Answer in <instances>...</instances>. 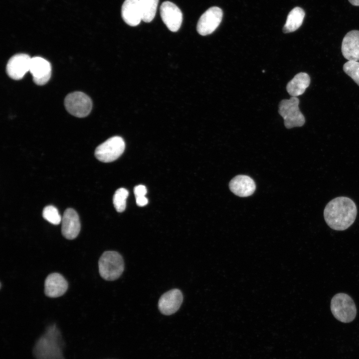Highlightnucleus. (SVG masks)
Wrapping results in <instances>:
<instances>
[{"label":"nucleus","mask_w":359,"mask_h":359,"mask_svg":"<svg viewBox=\"0 0 359 359\" xmlns=\"http://www.w3.org/2000/svg\"><path fill=\"white\" fill-rule=\"evenodd\" d=\"M357 208L355 202L346 196L336 197L329 201L324 210L327 225L335 230L348 229L355 221Z\"/></svg>","instance_id":"nucleus-1"},{"label":"nucleus","mask_w":359,"mask_h":359,"mask_svg":"<svg viewBox=\"0 0 359 359\" xmlns=\"http://www.w3.org/2000/svg\"><path fill=\"white\" fill-rule=\"evenodd\" d=\"M98 267L102 278L108 281L115 280L120 277L124 271V260L118 252L107 251L101 256Z\"/></svg>","instance_id":"nucleus-2"},{"label":"nucleus","mask_w":359,"mask_h":359,"mask_svg":"<svg viewBox=\"0 0 359 359\" xmlns=\"http://www.w3.org/2000/svg\"><path fill=\"white\" fill-rule=\"evenodd\" d=\"M331 310L337 320L344 323L352 322L357 315L354 300L344 293H339L334 296L331 301Z\"/></svg>","instance_id":"nucleus-3"},{"label":"nucleus","mask_w":359,"mask_h":359,"mask_svg":"<svg viewBox=\"0 0 359 359\" xmlns=\"http://www.w3.org/2000/svg\"><path fill=\"white\" fill-rule=\"evenodd\" d=\"M299 100L296 97L282 100L279 105L278 112L284 119L285 126L287 129L301 127L305 122L303 114L299 107Z\"/></svg>","instance_id":"nucleus-4"},{"label":"nucleus","mask_w":359,"mask_h":359,"mask_svg":"<svg viewBox=\"0 0 359 359\" xmlns=\"http://www.w3.org/2000/svg\"><path fill=\"white\" fill-rule=\"evenodd\" d=\"M125 144L119 136L111 137L99 145L95 151V156L104 163L112 162L117 160L124 152Z\"/></svg>","instance_id":"nucleus-5"},{"label":"nucleus","mask_w":359,"mask_h":359,"mask_svg":"<svg viewBox=\"0 0 359 359\" xmlns=\"http://www.w3.org/2000/svg\"><path fill=\"white\" fill-rule=\"evenodd\" d=\"M64 105L70 114L79 118L88 115L92 107L90 98L85 93L79 91L67 95L65 98Z\"/></svg>","instance_id":"nucleus-6"},{"label":"nucleus","mask_w":359,"mask_h":359,"mask_svg":"<svg viewBox=\"0 0 359 359\" xmlns=\"http://www.w3.org/2000/svg\"><path fill=\"white\" fill-rule=\"evenodd\" d=\"M223 16L222 9L217 6H213L206 10L199 18L196 30L201 35H206L212 33L220 24Z\"/></svg>","instance_id":"nucleus-7"},{"label":"nucleus","mask_w":359,"mask_h":359,"mask_svg":"<svg viewBox=\"0 0 359 359\" xmlns=\"http://www.w3.org/2000/svg\"><path fill=\"white\" fill-rule=\"evenodd\" d=\"M162 19L170 30L177 31L180 27L182 14L180 9L174 3L166 1L160 7Z\"/></svg>","instance_id":"nucleus-8"},{"label":"nucleus","mask_w":359,"mask_h":359,"mask_svg":"<svg viewBox=\"0 0 359 359\" xmlns=\"http://www.w3.org/2000/svg\"><path fill=\"white\" fill-rule=\"evenodd\" d=\"M31 59L28 55L24 53H19L12 56L6 67L8 76L14 80L22 79L29 71Z\"/></svg>","instance_id":"nucleus-9"},{"label":"nucleus","mask_w":359,"mask_h":359,"mask_svg":"<svg viewBox=\"0 0 359 359\" xmlns=\"http://www.w3.org/2000/svg\"><path fill=\"white\" fill-rule=\"evenodd\" d=\"M29 72L34 82L38 85L45 84L51 75V66L46 59L40 57H33L31 59Z\"/></svg>","instance_id":"nucleus-10"},{"label":"nucleus","mask_w":359,"mask_h":359,"mask_svg":"<svg viewBox=\"0 0 359 359\" xmlns=\"http://www.w3.org/2000/svg\"><path fill=\"white\" fill-rule=\"evenodd\" d=\"M183 301L181 292L178 289H172L164 293L160 298L158 308L165 315H170L176 312Z\"/></svg>","instance_id":"nucleus-11"},{"label":"nucleus","mask_w":359,"mask_h":359,"mask_svg":"<svg viewBox=\"0 0 359 359\" xmlns=\"http://www.w3.org/2000/svg\"><path fill=\"white\" fill-rule=\"evenodd\" d=\"M81 228L79 217L73 209H66L62 217L61 232L66 239H74L78 235Z\"/></svg>","instance_id":"nucleus-12"},{"label":"nucleus","mask_w":359,"mask_h":359,"mask_svg":"<svg viewBox=\"0 0 359 359\" xmlns=\"http://www.w3.org/2000/svg\"><path fill=\"white\" fill-rule=\"evenodd\" d=\"M68 282L60 274L53 273L47 276L44 282V293L48 297L62 296L68 289Z\"/></svg>","instance_id":"nucleus-13"},{"label":"nucleus","mask_w":359,"mask_h":359,"mask_svg":"<svg viewBox=\"0 0 359 359\" xmlns=\"http://www.w3.org/2000/svg\"><path fill=\"white\" fill-rule=\"evenodd\" d=\"M342 52L348 60H359V30H352L346 34L342 41Z\"/></svg>","instance_id":"nucleus-14"},{"label":"nucleus","mask_w":359,"mask_h":359,"mask_svg":"<svg viewBox=\"0 0 359 359\" xmlns=\"http://www.w3.org/2000/svg\"><path fill=\"white\" fill-rule=\"evenodd\" d=\"M230 190L240 197H247L252 195L256 189L255 183L250 177L238 175L230 181Z\"/></svg>","instance_id":"nucleus-15"},{"label":"nucleus","mask_w":359,"mask_h":359,"mask_svg":"<svg viewBox=\"0 0 359 359\" xmlns=\"http://www.w3.org/2000/svg\"><path fill=\"white\" fill-rule=\"evenodd\" d=\"M122 17L128 25L135 26L141 20L142 14L139 0H125L121 9Z\"/></svg>","instance_id":"nucleus-16"},{"label":"nucleus","mask_w":359,"mask_h":359,"mask_svg":"<svg viewBox=\"0 0 359 359\" xmlns=\"http://www.w3.org/2000/svg\"><path fill=\"white\" fill-rule=\"evenodd\" d=\"M310 81V77L307 73H299L288 83L287 91L292 97L300 96L305 92L309 86Z\"/></svg>","instance_id":"nucleus-17"},{"label":"nucleus","mask_w":359,"mask_h":359,"mask_svg":"<svg viewBox=\"0 0 359 359\" xmlns=\"http://www.w3.org/2000/svg\"><path fill=\"white\" fill-rule=\"evenodd\" d=\"M304 10L300 7H295L289 13L286 23L283 27L284 33L295 31L302 25L305 17Z\"/></svg>","instance_id":"nucleus-18"},{"label":"nucleus","mask_w":359,"mask_h":359,"mask_svg":"<svg viewBox=\"0 0 359 359\" xmlns=\"http://www.w3.org/2000/svg\"><path fill=\"white\" fill-rule=\"evenodd\" d=\"M142 20L151 22L155 17L159 0H139Z\"/></svg>","instance_id":"nucleus-19"},{"label":"nucleus","mask_w":359,"mask_h":359,"mask_svg":"<svg viewBox=\"0 0 359 359\" xmlns=\"http://www.w3.org/2000/svg\"><path fill=\"white\" fill-rule=\"evenodd\" d=\"M128 194L129 191L125 188H120L115 191L113 201L115 208L118 212H121L125 210Z\"/></svg>","instance_id":"nucleus-20"},{"label":"nucleus","mask_w":359,"mask_h":359,"mask_svg":"<svg viewBox=\"0 0 359 359\" xmlns=\"http://www.w3.org/2000/svg\"><path fill=\"white\" fill-rule=\"evenodd\" d=\"M42 216L45 220L54 225H58L61 222L62 217L57 208L53 205H48L44 208Z\"/></svg>","instance_id":"nucleus-21"},{"label":"nucleus","mask_w":359,"mask_h":359,"mask_svg":"<svg viewBox=\"0 0 359 359\" xmlns=\"http://www.w3.org/2000/svg\"><path fill=\"white\" fill-rule=\"evenodd\" d=\"M343 70L359 86V62L348 60L344 64Z\"/></svg>","instance_id":"nucleus-22"},{"label":"nucleus","mask_w":359,"mask_h":359,"mask_svg":"<svg viewBox=\"0 0 359 359\" xmlns=\"http://www.w3.org/2000/svg\"><path fill=\"white\" fill-rule=\"evenodd\" d=\"M134 192L136 197L143 196H145L147 192V190L145 186L141 184L137 185L134 187Z\"/></svg>","instance_id":"nucleus-23"},{"label":"nucleus","mask_w":359,"mask_h":359,"mask_svg":"<svg viewBox=\"0 0 359 359\" xmlns=\"http://www.w3.org/2000/svg\"><path fill=\"white\" fill-rule=\"evenodd\" d=\"M137 204L139 206H143L147 204L148 202V199L145 196H139L136 197Z\"/></svg>","instance_id":"nucleus-24"},{"label":"nucleus","mask_w":359,"mask_h":359,"mask_svg":"<svg viewBox=\"0 0 359 359\" xmlns=\"http://www.w3.org/2000/svg\"><path fill=\"white\" fill-rule=\"evenodd\" d=\"M350 2L355 6H359V0H349Z\"/></svg>","instance_id":"nucleus-25"}]
</instances>
